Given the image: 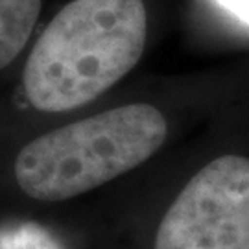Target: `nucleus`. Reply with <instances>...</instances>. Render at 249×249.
<instances>
[{"mask_svg": "<svg viewBox=\"0 0 249 249\" xmlns=\"http://www.w3.org/2000/svg\"><path fill=\"white\" fill-rule=\"evenodd\" d=\"M222 8H225L242 22L249 24V0H216Z\"/></svg>", "mask_w": 249, "mask_h": 249, "instance_id": "39448f33", "label": "nucleus"}, {"mask_svg": "<svg viewBox=\"0 0 249 249\" xmlns=\"http://www.w3.org/2000/svg\"><path fill=\"white\" fill-rule=\"evenodd\" d=\"M155 249H249V159L223 155L199 170L162 216Z\"/></svg>", "mask_w": 249, "mask_h": 249, "instance_id": "7ed1b4c3", "label": "nucleus"}, {"mask_svg": "<svg viewBox=\"0 0 249 249\" xmlns=\"http://www.w3.org/2000/svg\"><path fill=\"white\" fill-rule=\"evenodd\" d=\"M168 124L155 106L127 104L36 135L11 162L26 197L59 203L124 176L155 155Z\"/></svg>", "mask_w": 249, "mask_h": 249, "instance_id": "f03ea898", "label": "nucleus"}, {"mask_svg": "<svg viewBox=\"0 0 249 249\" xmlns=\"http://www.w3.org/2000/svg\"><path fill=\"white\" fill-rule=\"evenodd\" d=\"M43 0H0V72L24 53L41 18Z\"/></svg>", "mask_w": 249, "mask_h": 249, "instance_id": "20e7f679", "label": "nucleus"}, {"mask_svg": "<svg viewBox=\"0 0 249 249\" xmlns=\"http://www.w3.org/2000/svg\"><path fill=\"white\" fill-rule=\"evenodd\" d=\"M144 0H71L43 28L22 69V94L39 113H69L100 98L141 61Z\"/></svg>", "mask_w": 249, "mask_h": 249, "instance_id": "f257e3e1", "label": "nucleus"}]
</instances>
